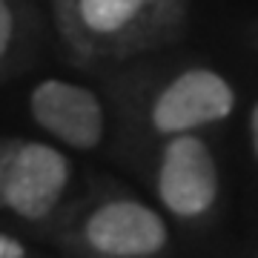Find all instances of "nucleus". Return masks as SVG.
I'll return each mask as SVG.
<instances>
[{
	"instance_id": "2",
	"label": "nucleus",
	"mask_w": 258,
	"mask_h": 258,
	"mask_svg": "<svg viewBox=\"0 0 258 258\" xmlns=\"http://www.w3.org/2000/svg\"><path fill=\"white\" fill-rule=\"evenodd\" d=\"M69 181V161L49 144H15L6 166L3 204L20 218L40 221L57 207Z\"/></svg>"
},
{
	"instance_id": "3",
	"label": "nucleus",
	"mask_w": 258,
	"mask_h": 258,
	"mask_svg": "<svg viewBox=\"0 0 258 258\" xmlns=\"http://www.w3.org/2000/svg\"><path fill=\"white\" fill-rule=\"evenodd\" d=\"M158 195L169 212L195 218L212 207L218 195V169L201 138L181 132L166 144L158 169Z\"/></svg>"
},
{
	"instance_id": "7",
	"label": "nucleus",
	"mask_w": 258,
	"mask_h": 258,
	"mask_svg": "<svg viewBox=\"0 0 258 258\" xmlns=\"http://www.w3.org/2000/svg\"><path fill=\"white\" fill-rule=\"evenodd\" d=\"M12 32H15V18H12V9L6 0H0V60L3 55L9 52V43H12Z\"/></svg>"
},
{
	"instance_id": "6",
	"label": "nucleus",
	"mask_w": 258,
	"mask_h": 258,
	"mask_svg": "<svg viewBox=\"0 0 258 258\" xmlns=\"http://www.w3.org/2000/svg\"><path fill=\"white\" fill-rule=\"evenodd\" d=\"M86 241L109 258H147L166 244V224L138 201H109L86 221Z\"/></svg>"
},
{
	"instance_id": "1",
	"label": "nucleus",
	"mask_w": 258,
	"mask_h": 258,
	"mask_svg": "<svg viewBox=\"0 0 258 258\" xmlns=\"http://www.w3.org/2000/svg\"><path fill=\"white\" fill-rule=\"evenodd\" d=\"M172 0H72L63 32L89 55H126L144 49L164 26Z\"/></svg>"
},
{
	"instance_id": "9",
	"label": "nucleus",
	"mask_w": 258,
	"mask_h": 258,
	"mask_svg": "<svg viewBox=\"0 0 258 258\" xmlns=\"http://www.w3.org/2000/svg\"><path fill=\"white\" fill-rule=\"evenodd\" d=\"M15 144H0V204H3V184H6V166H9Z\"/></svg>"
},
{
	"instance_id": "8",
	"label": "nucleus",
	"mask_w": 258,
	"mask_h": 258,
	"mask_svg": "<svg viewBox=\"0 0 258 258\" xmlns=\"http://www.w3.org/2000/svg\"><path fill=\"white\" fill-rule=\"evenodd\" d=\"M0 258H26V249H23L20 241L0 232Z\"/></svg>"
},
{
	"instance_id": "4",
	"label": "nucleus",
	"mask_w": 258,
	"mask_h": 258,
	"mask_svg": "<svg viewBox=\"0 0 258 258\" xmlns=\"http://www.w3.org/2000/svg\"><path fill=\"white\" fill-rule=\"evenodd\" d=\"M235 106V92L212 69H186L155 98L152 123L164 135H181L189 129L224 120Z\"/></svg>"
},
{
	"instance_id": "10",
	"label": "nucleus",
	"mask_w": 258,
	"mask_h": 258,
	"mask_svg": "<svg viewBox=\"0 0 258 258\" xmlns=\"http://www.w3.org/2000/svg\"><path fill=\"white\" fill-rule=\"evenodd\" d=\"M249 129H252V147H255V155H258V103L252 109V118H249Z\"/></svg>"
},
{
	"instance_id": "5",
	"label": "nucleus",
	"mask_w": 258,
	"mask_h": 258,
	"mask_svg": "<svg viewBox=\"0 0 258 258\" xmlns=\"http://www.w3.org/2000/svg\"><path fill=\"white\" fill-rule=\"evenodd\" d=\"M29 109L37 126L75 149H92L103 138V106L92 89L69 81H40L32 89Z\"/></svg>"
}]
</instances>
